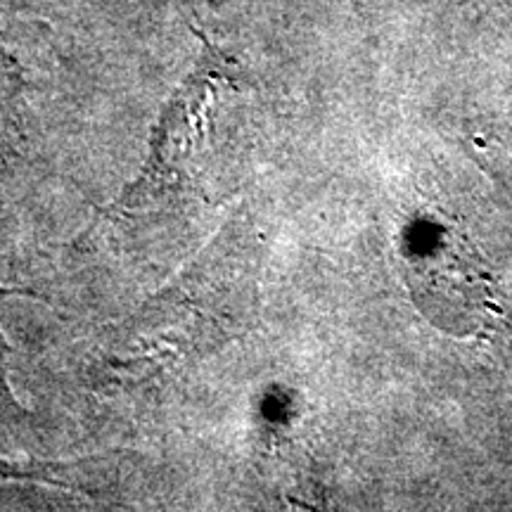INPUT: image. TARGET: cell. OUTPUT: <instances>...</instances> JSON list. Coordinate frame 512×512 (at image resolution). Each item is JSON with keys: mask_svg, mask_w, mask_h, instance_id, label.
I'll use <instances>...</instances> for the list:
<instances>
[{"mask_svg": "<svg viewBox=\"0 0 512 512\" xmlns=\"http://www.w3.org/2000/svg\"><path fill=\"white\" fill-rule=\"evenodd\" d=\"M406 271L422 311L444 328L475 323L489 304V280L479 259L453 233L413 242L406 252Z\"/></svg>", "mask_w": 512, "mask_h": 512, "instance_id": "obj_1", "label": "cell"}, {"mask_svg": "<svg viewBox=\"0 0 512 512\" xmlns=\"http://www.w3.org/2000/svg\"><path fill=\"white\" fill-rule=\"evenodd\" d=\"M53 465L48 463H17V460L0 458V479H43L55 482Z\"/></svg>", "mask_w": 512, "mask_h": 512, "instance_id": "obj_2", "label": "cell"}, {"mask_svg": "<svg viewBox=\"0 0 512 512\" xmlns=\"http://www.w3.org/2000/svg\"><path fill=\"white\" fill-rule=\"evenodd\" d=\"M8 406V392H5V384H3V344H0V411Z\"/></svg>", "mask_w": 512, "mask_h": 512, "instance_id": "obj_3", "label": "cell"}]
</instances>
